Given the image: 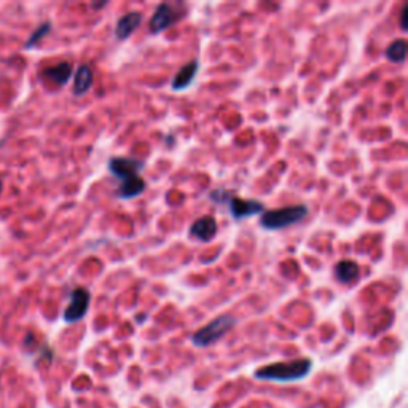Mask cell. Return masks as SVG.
Wrapping results in <instances>:
<instances>
[{
  "label": "cell",
  "mask_w": 408,
  "mask_h": 408,
  "mask_svg": "<svg viewBox=\"0 0 408 408\" xmlns=\"http://www.w3.org/2000/svg\"><path fill=\"white\" fill-rule=\"evenodd\" d=\"M89 302H91V293L85 287H77V289L70 292V302L64 311L63 319L68 324L82 321L88 314Z\"/></svg>",
  "instance_id": "cell-5"
},
{
  "label": "cell",
  "mask_w": 408,
  "mask_h": 408,
  "mask_svg": "<svg viewBox=\"0 0 408 408\" xmlns=\"http://www.w3.org/2000/svg\"><path fill=\"white\" fill-rule=\"evenodd\" d=\"M198 70H200V63L198 61L187 63L184 68L177 70L176 75H174V79L171 82V88L174 89V91H184V89H187L191 83H193Z\"/></svg>",
  "instance_id": "cell-9"
},
{
  "label": "cell",
  "mask_w": 408,
  "mask_h": 408,
  "mask_svg": "<svg viewBox=\"0 0 408 408\" xmlns=\"http://www.w3.org/2000/svg\"><path fill=\"white\" fill-rule=\"evenodd\" d=\"M91 7H93V8H101V7H106V2H104V4H93Z\"/></svg>",
  "instance_id": "cell-18"
},
{
  "label": "cell",
  "mask_w": 408,
  "mask_h": 408,
  "mask_svg": "<svg viewBox=\"0 0 408 408\" xmlns=\"http://www.w3.org/2000/svg\"><path fill=\"white\" fill-rule=\"evenodd\" d=\"M385 55L391 63H395V64L404 63L407 58V40L405 39L394 40L393 44L386 48Z\"/></svg>",
  "instance_id": "cell-15"
},
{
  "label": "cell",
  "mask_w": 408,
  "mask_h": 408,
  "mask_svg": "<svg viewBox=\"0 0 408 408\" xmlns=\"http://www.w3.org/2000/svg\"><path fill=\"white\" fill-rule=\"evenodd\" d=\"M51 27L53 26H51L50 21L42 23L40 26L37 29H35V31L31 35H29L27 42H26V44H24V48H26V50H31V48H34L35 45H37L42 39H45L46 35L51 32Z\"/></svg>",
  "instance_id": "cell-16"
},
{
  "label": "cell",
  "mask_w": 408,
  "mask_h": 408,
  "mask_svg": "<svg viewBox=\"0 0 408 408\" xmlns=\"http://www.w3.org/2000/svg\"><path fill=\"white\" fill-rule=\"evenodd\" d=\"M236 326V319L230 314H222L215 317L203 329L198 330L191 337V343L198 348H208L214 345L215 341L224 338L230 330Z\"/></svg>",
  "instance_id": "cell-4"
},
{
  "label": "cell",
  "mask_w": 408,
  "mask_h": 408,
  "mask_svg": "<svg viewBox=\"0 0 408 408\" xmlns=\"http://www.w3.org/2000/svg\"><path fill=\"white\" fill-rule=\"evenodd\" d=\"M313 369V361L311 359H297L291 362H276L267 367L259 369L254 374L257 380L274 381V383H292L303 380Z\"/></svg>",
  "instance_id": "cell-1"
},
{
  "label": "cell",
  "mask_w": 408,
  "mask_h": 408,
  "mask_svg": "<svg viewBox=\"0 0 408 408\" xmlns=\"http://www.w3.org/2000/svg\"><path fill=\"white\" fill-rule=\"evenodd\" d=\"M109 171L113 177H117L120 182L128 181V179H133L136 176H139V172L142 171L144 163L141 160L131 158V157H113L109 160Z\"/></svg>",
  "instance_id": "cell-6"
},
{
  "label": "cell",
  "mask_w": 408,
  "mask_h": 408,
  "mask_svg": "<svg viewBox=\"0 0 408 408\" xmlns=\"http://www.w3.org/2000/svg\"><path fill=\"white\" fill-rule=\"evenodd\" d=\"M306 214H308V208L303 206V204L265 211L260 217V227L269 231L284 230L287 227H292L298 224V222H302L306 217Z\"/></svg>",
  "instance_id": "cell-2"
},
{
  "label": "cell",
  "mask_w": 408,
  "mask_h": 408,
  "mask_svg": "<svg viewBox=\"0 0 408 408\" xmlns=\"http://www.w3.org/2000/svg\"><path fill=\"white\" fill-rule=\"evenodd\" d=\"M177 13L176 10L172 8V5L170 4H160L157 10L153 11L152 18H150L148 23V31L150 34L158 35L161 32H165L166 29H170L174 23L177 21Z\"/></svg>",
  "instance_id": "cell-7"
},
{
  "label": "cell",
  "mask_w": 408,
  "mask_h": 408,
  "mask_svg": "<svg viewBox=\"0 0 408 408\" xmlns=\"http://www.w3.org/2000/svg\"><path fill=\"white\" fill-rule=\"evenodd\" d=\"M212 201L215 203H227L228 209L233 215L235 220H241V219H248L250 215H259L265 212V206L263 203L255 201V200H243V198L233 196L231 193L224 190H214L209 195Z\"/></svg>",
  "instance_id": "cell-3"
},
{
  "label": "cell",
  "mask_w": 408,
  "mask_h": 408,
  "mask_svg": "<svg viewBox=\"0 0 408 408\" xmlns=\"http://www.w3.org/2000/svg\"><path fill=\"white\" fill-rule=\"evenodd\" d=\"M335 278H337L341 284H351L359 278L361 274V268L356 262L352 260H341L335 265Z\"/></svg>",
  "instance_id": "cell-14"
},
{
  "label": "cell",
  "mask_w": 408,
  "mask_h": 408,
  "mask_svg": "<svg viewBox=\"0 0 408 408\" xmlns=\"http://www.w3.org/2000/svg\"><path fill=\"white\" fill-rule=\"evenodd\" d=\"M94 83L93 69L88 64H82L77 69V74L74 77V94L75 96H85L89 89H91Z\"/></svg>",
  "instance_id": "cell-13"
},
{
  "label": "cell",
  "mask_w": 408,
  "mask_h": 408,
  "mask_svg": "<svg viewBox=\"0 0 408 408\" xmlns=\"http://www.w3.org/2000/svg\"><path fill=\"white\" fill-rule=\"evenodd\" d=\"M141 23H142V15L139 13V11H129V13H126L118 20L117 27H115V37L118 40L129 39L131 35L137 31V27L141 26Z\"/></svg>",
  "instance_id": "cell-10"
},
{
  "label": "cell",
  "mask_w": 408,
  "mask_h": 408,
  "mask_svg": "<svg viewBox=\"0 0 408 408\" xmlns=\"http://www.w3.org/2000/svg\"><path fill=\"white\" fill-rule=\"evenodd\" d=\"M217 235V220L211 215L198 219L193 225L190 227V236L198 239V241L208 243Z\"/></svg>",
  "instance_id": "cell-8"
},
{
  "label": "cell",
  "mask_w": 408,
  "mask_h": 408,
  "mask_svg": "<svg viewBox=\"0 0 408 408\" xmlns=\"http://www.w3.org/2000/svg\"><path fill=\"white\" fill-rule=\"evenodd\" d=\"M407 20H408V5H405V7L402 8V15H400V27L404 29V31H407L408 29Z\"/></svg>",
  "instance_id": "cell-17"
},
{
  "label": "cell",
  "mask_w": 408,
  "mask_h": 408,
  "mask_svg": "<svg viewBox=\"0 0 408 408\" xmlns=\"http://www.w3.org/2000/svg\"><path fill=\"white\" fill-rule=\"evenodd\" d=\"M72 74H74V69H72V64L68 61H63L55 65H50L44 70V77L46 80H50L51 83H55L58 87L68 85L69 80L72 79Z\"/></svg>",
  "instance_id": "cell-11"
},
{
  "label": "cell",
  "mask_w": 408,
  "mask_h": 408,
  "mask_svg": "<svg viewBox=\"0 0 408 408\" xmlns=\"http://www.w3.org/2000/svg\"><path fill=\"white\" fill-rule=\"evenodd\" d=\"M2 190H4V182L0 181V193H2Z\"/></svg>",
  "instance_id": "cell-19"
},
{
  "label": "cell",
  "mask_w": 408,
  "mask_h": 408,
  "mask_svg": "<svg viewBox=\"0 0 408 408\" xmlns=\"http://www.w3.org/2000/svg\"><path fill=\"white\" fill-rule=\"evenodd\" d=\"M146 187H147L146 181H144L141 176H136L133 179H128V181L122 182V185H120L115 191V196L118 200H133V198L142 195Z\"/></svg>",
  "instance_id": "cell-12"
}]
</instances>
